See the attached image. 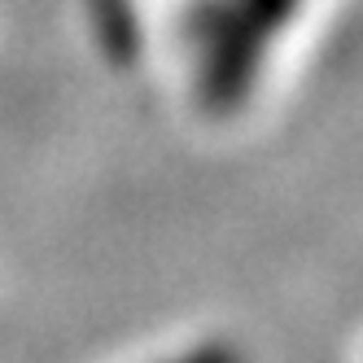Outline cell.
<instances>
[{
    "label": "cell",
    "instance_id": "obj_1",
    "mask_svg": "<svg viewBox=\"0 0 363 363\" xmlns=\"http://www.w3.org/2000/svg\"><path fill=\"white\" fill-rule=\"evenodd\" d=\"M298 0H228V18L211 35V66H206V88L215 101H232L250 79L254 57L263 40L280 27Z\"/></svg>",
    "mask_w": 363,
    "mask_h": 363
},
{
    "label": "cell",
    "instance_id": "obj_2",
    "mask_svg": "<svg viewBox=\"0 0 363 363\" xmlns=\"http://www.w3.org/2000/svg\"><path fill=\"white\" fill-rule=\"evenodd\" d=\"M171 363H245V359H241V350H232V346H223V342H211V346H197V350L179 354V359H171Z\"/></svg>",
    "mask_w": 363,
    "mask_h": 363
}]
</instances>
